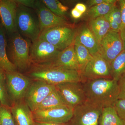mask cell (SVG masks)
<instances>
[{
  "mask_svg": "<svg viewBox=\"0 0 125 125\" xmlns=\"http://www.w3.org/2000/svg\"><path fill=\"white\" fill-rule=\"evenodd\" d=\"M99 125H125V121L118 115L114 106L103 108Z\"/></svg>",
  "mask_w": 125,
  "mask_h": 125,
  "instance_id": "22",
  "label": "cell"
},
{
  "mask_svg": "<svg viewBox=\"0 0 125 125\" xmlns=\"http://www.w3.org/2000/svg\"><path fill=\"white\" fill-rule=\"evenodd\" d=\"M55 89V85L42 81L34 80L29 88L24 100L31 111L34 112L45 98Z\"/></svg>",
  "mask_w": 125,
  "mask_h": 125,
  "instance_id": "10",
  "label": "cell"
},
{
  "mask_svg": "<svg viewBox=\"0 0 125 125\" xmlns=\"http://www.w3.org/2000/svg\"><path fill=\"white\" fill-rule=\"evenodd\" d=\"M74 48L79 68V72L82 76L88 63L93 58L88 49L79 41L76 36L74 42Z\"/></svg>",
  "mask_w": 125,
  "mask_h": 125,
  "instance_id": "21",
  "label": "cell"
},
{
  "mask_svg": "<svg viewBox=\"0 0 125 125\" xmlns=\"http://www.w3.org/2000/svg\"><path fill=\"white\" fill-rule=\"evenodd\" d=\"M34 120L36 122L67 123L71 119L73 109L66 106L32 112Z\"/></svg>",
  "mask_w": 125,
  "mask_h": 125,
  "instance_id": "12",
  "label": "cell"
},
{
  "mask_svg": "<svg viewBox=\"0 0 125 125\" xmlns=\"http://www.w3.org/2000/svg\"><path fill=\"white\" fill-rule=\"evenodd\" d=\"M65 106H67L56 88L45 98L39 105L36 111L47 110Z\"/></svg>",
  "mask_w": 125,
  "mask_h": 125,
  "instance_id": "23",
  "label": "cell"
},
{
  "mask_svg": "<svg viewBox=\"0 0 125 125\" xmlns=\"http://www.w3.org/2000/svg\"><path fill=\"white\" fill-rule=\"evenodd\" d=\"M104 16L109 22L111 30L120 32L122 23L120 7L116 5L108 13Z\"/></svg>",
  "mask_w": 125,
  "mask_h": 125,
  "instance_id": "26",
  "label": "cell"
},
{
  "mask_svg": "<svg viewBox=\"0 0 125 125\" xmlns=\"http://www.w3.org/2000/svg\"><path fill=\"white\" fill-rule=\"evenodd\" d=\"M6 52L9 60L19 71L29 70L32 65L30 56L31 41L18 31L6 34Z\"/></svg>",
  "mask_w": 125,
  "mask_h": 125,
  "instance_id": "3",
  "label": "cell"
},
{
  "mask_svg": "<svg viewBox=\"0 0 125 125\" xmlns=\"http://www.w3.org/2000/svg\"><path fill=\"white\" fill-rule=\"evenodd\" d=\"M43 3L47 8L56 15L65 18L69 7L62 4L57 0H42Z\"/></svg>",
  "mask_w": 125,
  "mask_h": 125,
  "instance_id": "27",
  "label": "cell"
},
{
  "mask_svg": "<svg viewBox=\"0 0 125 125\" xmlns=\"http://www.w3.org/2000/svg\"><path fill=\"white\" fill-rule=\"evenodd\" d=\"M36 123L37 125H66L64 124L56 123H40L36 122Z\"/></svg>",
  "mask_w": 125,
  "mask_h": 125,
  "instance_id": "38",
  "label": "cell"
},
{
  "mask_svg": "<svg viewBox=\"0 0 125 125\" xmlns=\"http://www.w3.org/2000/svg\"><path fill=\"white\" fill-rule=\"evenodd\" d=\"M10 109L16 125H37L32 112L24 99L12 104Z\"/></svg>",
  "mask_w": 125,
  "mask_h": 125,
  "instance_id": "17",
  "label": "cell"
},
{
  "mask_svg": "<svg viewBox=\"0 0 125 125\" xmlns=\"http://www.w3.org/2000/svg\"><path fill=\"white\" fill-rule=\"evenodd\" d=\"M83 80H92L101 78H111V64L103 58L100 54L93 56L88 63L82 76Z\"/></svg>",
  "mask_w": 125,
  "mask_h": 125,
  "instance_id": "13",
  "label": "cell"
},
{
  "mask_svg": "<svg viewBox=\"0 0 125 125\" xmlns=\"http://www.w3.org/2000/svg\"><path fill=\"white\" fill-rule=\"evenodd\" d=\"M61 51L47 41L38 38L32 42L30 49L32 65H49L54 61Z\"/></svg>",
  "mask_w": 125,
  "mask_h": 125,
  "instance_id": "7",
  "label": "cell"
},
{
  "mask_svg": "<svg viewBox=\"0 0 125 125\" xmlns=\"http://www.w3.org/2000/svg\"><path fill=\"white\" fill-rule=\"evenodd\" d=\"M77 37L81 44L85 47L92 55L99 54L100 45L88 26L84 25L77 31Z\"/></svg>",
  "mask_w": 125,
  "mask_h": 125,
  "instance_id": "18",
  "label": "cell"
},
{
  "mask_svg": "<svg viewBox=\"0 0 125 125\" xmlns=\"http://www.w3.org/2000/svg\"><path fill=\"white\" fill-rule=\"evenodd\" d=\"M103 108L86 101L73 109L72 117L66 125H99Z\"/></svg>",
  "mask_w": 125,
  "mask_h": 125,
  "instance_id": "8",
  "label": "cell"
},
{
  "mask_svg": "<svg viewBox=\"0 0 125 125\" xmlns=\"http://www.w3.org/2000/svg\"><path fill=\"white\" fill-rule=\"evenodd\" d=\"M110 1L111 0H89L87 1V4L88 7L89 8L97 5L107 3Z\"/></svg>",
  "mask_w": 125,
  "mask_h": 125,
  "instance_id": "34",
  "label": "cell"
},
{
  "mask_svg": "<svg viewBox=\"0 0 125 125\" xmlns=\"http://www.w3.org/2000/svg\"><path fill=\"white\" fill-rule=\"evenodd\" d=\"M17 7L18 4L15 0H0V18L7 34L17 31L16 23Z\"/></svg>",
  "mask_w": 125,
  "mask_h": 125,
  "instance_id": "15",
  "label": "cell"
},
{
  "mask_svg": "<svg viewBox=\"0 0 125 125\" xmlns=\"http://www.w3.org/2000/svg\"><path fill=\"white\" fill-rule=\"evenodd\" d=\"M99 45V54L111 64L123 50L120 33L111 30L103 39Z\"/></svg>",
  "mask_w": 125,
  "mask_h": 125,
  "instance_id": "11",
  "label": "cell"
},
{
  "mask_svg": "<svg viewBox=\"0 0 125 125\" xmlns=\"http://www.w3.org/2000/svg\"><path fill=\"white\" fill-rule=\"evenodd\" d=\"M0 102L1 105L11 107V103L6 86L5 72L0 69Z\"/></svg>",
  "mask_w": 125,
  "mask_h": 125,
  "instance_id": "28",
  "label": "cell"
},
{
  "mask_svg": "<svg viewBox=\"0 0 125 125\" xmlns=\"http://www.w3.org/2000/svg\"><path fill=\"white\" fill-rule=\"evenodd\" d=\"M2 25V24H1V21L0 18V26Z\"/></svg>",
  "mask_w": 125,
  "mask_h": 125,
  "instance_id": "39",
  "label": "cell"
},
{
  "mask_svg": "<svg viewBox=\"0 0 125 125\" xmlns=\"http://www.w3.org/2000/svg\"><path fill=\"white\" fill-rule=\"evenodd\" d=\"M47 65L75 70L79 72L74 48V42L69 46L61 51L53 62Z\"/></svg>",
  "mask_w": 125,
  "mask_h": 125,
  "instance_id": "16",
  "label": "cell"
},
{
  "mask_svg": "<svg viewBox=\"0 0 125 125\" xmlns=\"http://www.w3.org/2000/svg\"><path fill=\"white\" fill-rule=\"evenodd\" d=\"M119 86L118 99L125 100V74L118 81Z\"/></svg>",
  "mask_w": 125,
  "mask_h": 125,
  "instance_id": "32",
  "label": "cell"
},
{
  "mask_svg": "<svg viewBox=\"0 0 125 125\" xmlns=\"http://www.w3.org/2000/svg\"><path fill=\"white\" fill-rule=\"evenodd\" d=\"M88 27L99 44L111 30L109 22L104 16L89 20Z\"/></svg>",
  "mask_w": 125,
  "mask_h": 125,
  "instance_id": "20",
  "label": "cell"
},
{
  "mask_svg": "<svg viewBox=\"0 0 125 125\" xmlns=\"http://www.w3.org/2000/svg\"><path fill=\"white\" fill-rule=\"evenodd\" d=\"M81 83L66 82L55 85L66 105L73 109L86 101Z\"/></svg>",
  "mask_w": 125,
  "mask_h": 125,
  "instance_id": "9",
  "label": "cell"
},
{
  "mask_svg": "<svg viewBox=\"0 0 125 125\" xmlns=\"http://www.w3.org/2000/svg\"><path fill=\"white\" fill-rule=\"evenodd\" d=\"M111 65L112 78L118 82L125 74V52H122Z\"/></svg>",
  "mask_w": 125,
  "mask_h": 125,
  "instance_id": "25",
  "label": "cell"
},
{
  "mask_svg": "<svg viewBox=\"0 0 125 125\" xmlns=\"http://www.w3.org/2000/svg\"><path fill=\"white\" fill-rule=\"evenodd\" d=\"M33 10L38 17L41 32L45 29L70 24L65 18L52 13L42 0H36Z\"/></svg>",
  "mask_w": 125,
  "mask_h": 125,
  "instance_id": "14",
  "label": "cell"
},
{
  "mask_svg": "<svg viewBox=\"0 0 125 125\" xmlns=\"http://www.w3.org/2000/svg\"><path fill=\"white\" fill-rule=\"evenodd\" d=\"M82 85L86 101L99 107L114 106L118 99V82L112 78L85 81Z\"/></svg>",
  "mask_w": 125,
  "mask_h": 125,
  "instance_id": "1",
  "label": "cell"
},
{
  "mask_svg": "<svg viewBox=\"0 0 125 125\" xmlns=\"http://www.w3.org/2000/svg\"><path fill=\"white\" fill-rule=\"evenodd\" d=\"M74 8L79 11L83 14L86 12L87 10V6L84 4L81 3H79L76 4Z\"/></svg>",
  "mask_w": 125,
  "mask_h": 125,
  "instance_id": "35",
  "label": "cell"
},
{
  "mask_svg": "<svg viewBox=\"0 0 125 125\" xmlns=\"http://www.w3.org/2000/svg\"><path fill=\"white\" fill-rule=\"evenodd\" d=\"M118 1L120 10L121 17L122 23L120 32L121 33L125 28V0H120Z\"/></svg>",
  "mask_w": 125,
  "mask_h": 125,
  "instance_id": "31",
  "label": "cell"
},
{
  "mask_svg": "<svg viewBox=\"0 0 125 125\" xmlns=\"http://www.w3.org/2000/svg\"><path fill=\"white\" fill-rule=\"evenodd\" d=\"M0 125H16L10 107L0 106Z\"/></svg>",
  "mask_w": 125,
  "mask_h": 125,
  "instance_id": "29",
  "label": "cell"
},
{
  "mask_svg": "<svg viewBox=\"0 0 125 125\" xmlns=\"http://www.w3.org/2000/svg\"><path fill=\"white\" fill-rule=\"evenodd\" d=\"M114 107L119 116L125 121V100L118 99Z\"/></svg>",
  "mask_w": 125,
  "mask_h": 125,
  "instance_id": "30",
  "label": "cell"
},
{
  "mask_svg": "<svg viewBox=\"0 0 125 125\" xmlns=\"http://www.w3.org/2000/svg\"><path fill=\"white\" fill-rule=\"evenodd\" d=\"M7 36L2 25L0 26V69L5 72L16 71V68L9 60L6 52Z\"/></svg>",
  "mask_w": 125,
  "mask_h": 125,
  "instance_id": "19",
  "label": "cell"
},
{
  "mask_svg": "<svg viewBox=\"0 0 125 125\" xmlns=\"http://www.w3.org/2000/svg\"><path fill=\"white\" fill-rule=\"evenodd\" d=\"M18 4L22 5L26 7L34 9L36 0H15Z\"/></svg>",
  "mask_w": 125,
  "mask_h": 125,
  "instance_id": "33",
  "label": "cell"
},
{
  "mask_svg": "<svg viewBox=\"0 0 125 125\" xmlns=\"http://www.w3.org/2000/svg\"><path fill=\"white\" fill-rule=\"evenodd\" d=\"M6 86L12 104L24 99L32 81L31 78L17 71L5 72Z\"/></svg>",
  "mask_w": 125,
  "mask_h": 125,
  "instance_id": "6",
  "label": "cell"
},
{
  "mask_svg": "<svg viewBox=\"0 0 125 125\" xmlns=\"http://www.w3.org/2000/svg\"><path fill=\"white\" fill-rule=\"evenodd\" d=\"M77 33V30L70 24L43 30L38 38L47 41L62 51L74 42Z\"/></svg>",
  "mask_w": 125,
  "mask_h": 125,
  "instance_id": "5",
  "label": "cell"
},
{
  "mask_svg": "<svg viewBox=\"0 0 125 125\" xmlns=\"http://www.w3.org/2000/svg\"><path fill=\"white\" fill-rule=\"evenodd\" d=\"M1 104L0 102V106H1Z\"/></svg>",
  "mask_w": 125,
  "mask_h": 125,
  "instance_id": "40",
  "label": "cell"
},
{
  "mask_svg": "<svg viewBox=\"0 0 125 125\" xmlns=\"http://www.w3.org/2000/svg\"><path fill=\"white\" fill-rule=\"evenodd\" d=\"M120 34L121 37L122 42H123V51L125 52V28L123 31L121 33H120Z\"/></svg>",
  "mask_w": 125,
  "mask_h": 125,
  "instance_id": "37",
  "label": "cell"
},
{
  "mask_svg": "<svg viewBox=\"0 0 125 125\" xmlns=\"http://www.w3.org/2000/svg\"><path fill=\"white\" fill-rule=\"evenodd\" d=\"M71 15L72 18L74 19H78L80 18L83 14L75 8H74L71 10Z\"/></svg>",
  "mask_w": 125,
  "mask_h": 125,
  "instance_id": "36",
  "label": "cell"
},
{
  "mask_svg": "<svg viewBox=\"0 0 125 125\" xmlns=\"http://www.w3.org/2000/svg\"><path fill=\"white\" fill-rule=\"evenodd\" d=\"M117 0H111L109 2L94 6L90 7L87 12L89 20L104 16L107 14L116 5Z\"/></svg>",
  "mask_w": 125,
  "mask_h": 125,
  "instance_id": "24",
  "label": "cell"
},
{
  "mask_svg": "<svg viewBox=\"0 0 125 125\" xmlns=\"http://www.w3.org/2000/svg\"><path fill=\"white\" fill-rule=\"evenodd\" d=\"M16 23L17 31L21 36L32 42L38 39L41 33L40 24L33 9L18 4Z\"/></svg>",
  "mask_w": 125,
  "mask_h": 125,
  "instance_id": "4",
  "label": "cell"
},
{
  "mask_svg": "<svg viewBox=\"0 0 125 125\" xmlns=\"http://www.w3.org/2000/svg\"><path fill=\"white\" fill-rule=\"evenodd\" d=\"M27 74L34 80L54 85L66 82H82L81 75L77 71L47 65H31Z\"/></svg>",
  "mask_w": 125,
  "mask_h": 125,
  "instance_id": "2",
  "label": "cell"
}]
</instances>
